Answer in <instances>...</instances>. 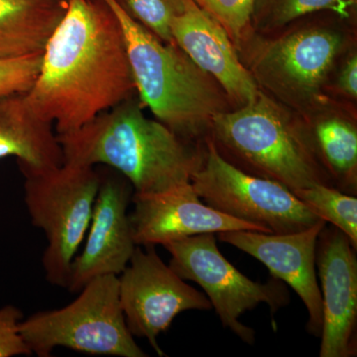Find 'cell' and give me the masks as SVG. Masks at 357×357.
Wrapping results in <instances>:
<instances>
[{
    "label": "cell",
    "instance_id": "1",
    "mask_svg": "<svg viewBox=\"0 0 357 357\" xmlns=\"http://www.w3.org/2000/svg\"><path fill=\"white\" fill-rule=\"evenodd\" d=\"M136 93L123 31L105 0H68L25 93L57 134L77 130Z\"/></svg>",
    "mask_w": 357,
    "mask_h": 357
},
{
    "label": "cell",
    "instance_id": "2",
    "mask_svg": "<svg viewBox=\"0 0 357 357\" xmlns=\"http://www.w3.org/2000/svg\"><path fill=\"white\" fill-rule=\"evenodd\" d=\"M64 162L114 169L137 194H156L190 184L203 164L206 140L183 139L148 119L134 96L77 130L58 134Z\"/></svg>",
    "mask_w": 357,
    "mask_h": 357
},
{
    "label": "cell",
    "instance_id": "3",
    "mask_svg": "<svg viewBox=\"0 0 357 357\" xmlns=\"http://www.w3.org/2000/svg\"><path fill=\"white\" fill-rule=\"evenodd\" d=\"M105 1L123 31L142 107L183 139L204 142L210 136L213 117L234 109L227 93L177 44L157 38L115 0Z\"/></svg>",
    "mask_w": 357,
    "mask_h": 357
},
{
    "label": "cell",
    "instance_id": "4",
    "mask_svg": "<svg viewBox=\"0 0 357 357\" xmlns=\"http://www.w3.org/2000/svg\"><path fill=\"white\" fill-rule=\"evenodd\" d=\"M208 137L237 168L290 191L314 185L335 187L304 117L261 89L253 102L215 115Z\"/></svg>",
    "mask_w": 357,
    "mask_h": 357
},
{
    "label": "cell",
    "instance_id": "5",
    "mask_svg": "<svg viewBox=\"0 0 357 357\" xmlns=\"http://www.w3.org/2000/svg\"><path fill=\"white\" fill-rule=\"evenodd\" d=\"M335 21H312L284 28L270 38L249 36L243 53L258 88L301 115L309 114L331 98L330 79L338 59L349 46V35Z\"/></svg>",
    "mask_w": 357,
    "mask_h": 357
},
{
    "label": "cell",
    "instance_id": "6",
    "mask_svg": "<svg viewBox=\"0 0 357 357\" xmlns=\"http://www.w3.org/2000/svg\"><path fill=\"white\" fill-rule=\"evenodd\" d=\"M32 225L43 230L46 280L67 289L70 268L88 232L102 176L95 167L64 162L47 171L20 170Z\"/></svg>",
    "mask_w": 357,
    "mask_h": 357
},
{
    "label": "cell",
    "instance_id": "7",
    "mask_svg": "<svg viewBox=\"0 0 357 357\" xmlns=\"http://www.w3.org/2000/svg\"><path fill=\"white\" fill-rule=\"evenodd\" d=\"M74 302L51 311L35 312L20 324L32 354L49 357L57 347L82 354L146 357L126 325L119 300V276L96 277Z\"/></svg>",
    "mask_w": 357,
    "mask_h": 357
},
{
    "label": "cell",
    "instance_id": "8",
    "mask_svg": "<svg viewBox=\"0 0 357 357\" xmlns=\"http://www.w3.org/2000/svg\"><path fill=\"white\" fill-rule=\"evenodd\" d=\"M191 184L204 204L262 232L291 234L321 220L285 185L245 172L223 158L210 137Z\"/></svg>",
    "mask_w": 357,
    "mask_h": 357
},
{
    "label": "cell",
    "instance_id": "9",
    "mask_svg": "<svg viewBox=\"0 0 357 357\" xmlns=\"http://www.w3.org/2000/svg\"><path fill=\"white\" fill-rule=\"evenodd\" d=\"M163 246L171 255L169 266L185 281L196 282L204 289L222 326L245 344H255V332L239 321L244 312L265 303L275 314L290 301L285 283L279 279L258 283L238 271L220 252L215 234L185 237Z\"/></svg>",
    "mask_w": 357,
    "mask_h": 357
},
{
    "label": "cell",
    "instance_id": "10",
    "mask_svg": "<svg viewBox=\"0 0 357 357\" xmlns=\"http://www.w3.org/2000/svg\"><path fill=\"white\" fill-rule=\"evenodd\" d=\"M136 246L128 266L119 275V300L133 337L146 338L159 356L157 342L181 312L213 309L210 300L163 262L154 246Z\"/></svg>",
    "mask_w": 357,
    "mask_h": 357
},
{
    "label": "cell",
    "instance_id": "11",
    "mask_svg": "<svg viewBox=\"0 0 357 357\" xmlns=\"http://www.w3.org/2000/svg\"><path fill=\"white\" fill-rule=\"evenodd\" d=\"M356 252L349 237L326 223L319 234L316 251L323 304L321 357L356 356Z\"/></svg>",
    "mask_w": 357,
    "mask_h": 357
},
{
    "label": "cell",
    "instance_id": "12",
    "mask_svg": "<svg viewBox=\"0 0 357 357\" xmlns=\"http://www.w3.org/2000/svg\"><path fill=\"white\" fill-rule=\"evenodd\" d=\"M326 223L321 220L309 229L291 234L243 229L218 234L220 241L252 256L268 268L274 278L295 291L309 314L307 331L316 337H321L323 326V304L316 270L317 241Z\"/></svg>",
    "mask_w": 357,
    "mask_h": 357
},
{
    "label": "cell",
    "instance_id": "13",
    "mask_svg": "<svg viewBox=\"0 0 357 357\" xmlns=\"http://www.w3.org/2000/svg\"><path fill=\"white\" fill-rule=\"evenodd\" d=\"M132 196V185L126 178L102 177L86 245L70 268V293H79L96 277L119 276L128 266L137 246L128 213Z\"/></svg>",
    "mask_w": 357,
    "mask_h": 357
},
{
    "label": "cell",
    "instance_id": "14",
    "mask_svg": "<svg viewBox=\"0 0 357 357\" xmlns=\"http://www.w3.org/2000/svg\"><path fill=\"white\" fill-rule=\"evenodd\" d=\"M131 202L134 208L129 220L136 245H165L185 237L229 230L261 231L203 203L191 183L156 194L133 192Z\"/></svg>",
    "mask_w": 357,
    "mask_h": 357
},
{
    "label": "cell",
    "instance_id": "15",
    "mask_svg": "<svg viewBox=\"0 0 357 357\" xmlns=\"http://www.w3.org/2000/svg\"><path fill=\"white\" fill-rule=\"evenodd\" d=\"M171 33L174 43L220 84L234 109L255 100L260 89L229 34L194 0H188L185 10L173 20Z\"/></svg>",
    "mask_w": 357,
    "mask_h": 357
},
{
    "label": "cell",
    "instance_id": "16",
    "mask_svg": "<svg viewBox=\"0 0 357 357\" xmlns=\"http://www.w3.org/2000/svg\"><path fill=\"white\" fill-rule=\"evenodd\" d=\"M30 107L25 93L0 98V159L15 157L20 170L47 171L64 163L58 134Z\"/></svg>",
    "mask_w": 357,
    "mask_h": 357
},
{
    "label": "cell",
    "instance_id": "17",
    "mask_svg": "<svg viewBox=\"0 0 357 357\" xmlns=\"http://www.w3.org/2000/svg\"><path fill=\"white\" fill-rule=\"evenodd\" d=\"M314 146L333 185L345 194H357V126L356 116L328 98L302 115Z\"/></svg>",
    "mask_w": 357,
    "mask_h": 357
},
{
    "label": "cell",
    "instance_id": "18",
    "mask_svg": "<svg viewBox=\"0 0 357 357\" xmlns=\"http://www.w3.org/2000/svg\"><path fill=\"white\" fill-rule=\"evenodd\" d=\"M68 0H0V58L43 53Z\"/></svg>",
    "mask_w": 357,
    "mask_h": 357
},
{
    "label": "cell",
    "instance_id": "19",
    "mask_svg": "<svg viewBox=\"0 0 357 357\" xmlns=\"http://www.w3.org/2000/svg\"><path fill=\"white\" fill-rule=\"evenodd\" d=\"M357 0H255L251 17L255 32H277L298 20L318 13L352 17Z\"/></svg>",
    "mask_w": 357,
    "mask_h": 357
},
{
    "label": "cell",
    "instance_id": "20",
    "mask_svg": "<svg viewBox=\"0 0 357 357\" xmlns=\"http://www.w3.org/2000/svg\"><path fill=\"white\" fill-rule=\"evenodd\" d=\"M293 194L317 217L337 227L349 237L357 249V199L337 188L326 185L292 191Z\"/></svg>",
    "mask_w": 357,
    "mask_h": 357
},
{
    "label": "cell",
    "instance_id": "21",
    "mask_svg": "<svg viewBox=\"0 0 357 357\" xmlns=\"http://www.w3.org/2000/svg\"><path fill=\"white\" fill-rule=\"evenodd\" d=\"M124 13L162 41L173 42L171 24L188 0H115Z\"/></svg>",
    "mask_w": 357,
    "mask_h": 357
},
{
    "label": "cell",
    "instance_id": "22",
    "mask_svg": "<svg viewBox=\"0 0 357 357\" xmlns=\"http://www.w3.org/2000/svg\"><path fill=\"white\" fill-rule=\"evenodd\" d=\"M208 15L222 26L237 52L252 34L251 17L255 0H194Z\"/></svg>",
    "mask_w": 357,
    "mask_h": 357
},
{
    "label": "cell",
    "instance_id": "23",
    "mask_svg": "<svg viewBox=\"0 0 357 357\" xmlns=\"http://www.w3.org/2000/svg\"><path fill=\"white\" fill-rule=\"evenodd\" d=\"M41 61L42 54L21 58H0V98L27 93L38 77Z\"/></svg>",
    "mask_w": 357,
    "mask_h": 357
},
{
    "label": "cell",
    "instance_id": "24",
    "mask_svg": "<svg viewBox=\"0 0 357 357\" xmlns=\"http://www.w3.org/2000/svg\"><path fill=\"white\" fill-rule=\"evenodd\" d=\"M24 319L23 312L13 305L0 309V357L32 356L20 332V324Z\"/></svg>",
    "mask_w": 357,
    "mask_h": 357
},
{
    "label": "cell",
    "instance_id": "25",
    "mask_svg": "<svg viewBox=\"0 0 357 357\" xmlns=\"http://www.w3.org/2000/svg\"><path fill=\"white\" fill-rule=\"evenodd\" d=\"M333 91L347 100H356L357 98V55L356 51L347 54L344 62L338 70Z\"/></svg>",
    "mask_w": 357,
    "mask_h": 357
}]
</instances>
